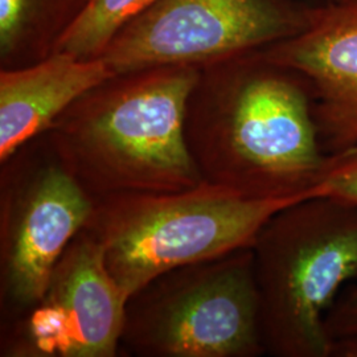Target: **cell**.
Returning <instances> with one entry per match:
<instances>
[{"label":"cell","mask_w":357,"mask_h":357,"mask_svg":"<svg viewBox=\"0 0 357 357\" xmlns=\"http://www.w3.org/2000/svg\"><path fill=\"white\" fill-rule=\"evenodd\" d=\"M308 197L250 199L203 181L184 191L96 199L82 230L128 299L168 270L253 246L270 217Z\"/></svg>","instance_id":"4"},{"label":"cell","mask_w":357,"mask_h":357,"mask_svg":"<svg viewBox=\"0 0 357 357\" xmlns=\"http://www.w3.org/2000/svg\"><path fill=\"white\" fill-rule=\"evenodd\" d=\"M261 53L308 81L324 153L357 147V8L339 1L310 8L301 32Z\"/></svg>","instance_id":"9"},{"label":"cell","mask_w":357,"mask_h":357,"mask_svg":"<svg viewBox=\"0 0 357 357\" xmlns=\"http://www.w3.org/2000/svg\"><path fill=\"white\" fill-rule=\"evenodd\" d=\"M314 195L357 205V147L328 158Z\"/></svg>","instance_id":"13"},{"label":"cell","mask_w":357,"mask_h":357,"mask_svg":"<svg viewBox=\"0 0 357 357\" xmlns=\"http://www.w3.org/2000/svg\"><path fill=\"white\" fill-rule=\"evenodd\" d=\"M184 130L203 180L250 199L314 196L330 158L308 81L261 51L200 68Z\"/></svg>","instance_id":"1"},{"label":"cell","mask_w":357,"mask_h":357,"mask_svg":"<svg viewBox=\"0 0 357 357\" xmlns=\"http://www.w3.org/2000/svg\"><path fill=\"white\" fill-rule=\"evenodd\" d=\"M252 249L266 355L331 357L326 315L357 278V205L324 196L289 205Z\"/></svg>","instance_id":"3"},{"label":"cell","mask_w":357,"mask_h":357,"mask_svg":"<svg viewBox=\"0 0 357 357\" xmlns=\"http://www.w3.org/2000/svg\"><path fill=\"white\" fill-rule=\"evenodd\" d=\"M155 0H86L76 19L54 45L53 53L90 60L102 54L115 35Z\"/></svg>","instance_id":"12"},{"label":"cell","mask_w":357,"mask_h":357,"mask_svg":"<svg viewBox=\"0 0 357 357\" xmlns=\"http://www.w3.org/2000/svg\"><path fill=\"white\" fill-rule=\"evenodd\" d=\"M122 351L138 357L266 355L252 246L168 270L131 294Z\"/></svg>","instance_id":"5"},{"label":"cell","mask_w":357,"mask_h":357,"mask_svg":"<svg viewBox=\"0 0 357 357\" xmlns=\"http://www.w3.org/2000/svg\"><path fill=\"white\" fill-rule=\"evenodd\" d=\"M336 1H339V3H343V4H347V6H351V7H355V8H357V0H336Z\"/></svg>","instance_id":"16"},{"label":"cell","mask_w":357,"mask_h":357,"mask_svg":"<svg viewBox=\"0 0 357 357\" xmlns=\"http://www.w3.org/2000/svg\"><path fill=\"white\" fill-rule=\"evenodd\" d=\"M0 165V299L6 323L43 298L56 264L88 224L96 199L65 168L44 134Z\"/></svg>","instance_id":"6"},{"label":"cell","mask_w":357,"mask_h":357,"mask_svg":"<svg viewBox=\"0 0 357 357\" xmlns=\"http://www.w3.org/2000/svg\"><path fill=\"white\" fill-rule=\"evenodd\" d=\"M326 331L330 339L357 335V284L339 295L326 315Z\"/></svg>","instance_id":"14"},{"label":"cell","mask_w":357,"mask_h":357,"mask_svg":"<svg viewBox=\"0 0 357 357\" xmlns=\"http://www.w3.org/2000/svg\"><path fill=\"white\" fill-rule=\"evenodd\" d=\"M200 68L167 65L114 75L72 103L44 135L94 199L190 190L204 180L185 141Z\"/></svg>","instance_id":"2"},{"label":"cell","mask_w":357,"mask_h":357,"mask_svg":"<svg viewBox=\"0 0 357 357\" xmlns=\"http://www.w3.org/2000/svg\"><path fill=\"white\" fill-rule=\"evenodd\" d=\"M128 296L81 230L53 268L43 298L1 328L4 357H115Z\"/></svg>","instance_id":"8"},{"label":"cell","mask_w":357,"mask_h":357,"mask_svg":"<svg viewBox=\"0 0 357 357\" xmlns=\"http://www.w3.org/2000/svg\"><path fill=\"white\" fill-rule=\"evenodd\" d=\"M114 76L101 57L52 53L35 64L1 68L0 163L38 135L86 91Z\"/></svg>","instance_id":"10"},{"label":"cell","mask_w":357,"mask_h":357,"mask_svg":"<svg viewBox=\"0 0 357 357\" xmlns=\"http://www.w3.org/2000/svg\"><path fill=\"white\" fill-rule=\"evenodd\" d=\"M310 8L286 0H155L100 56L114 75L167 65L203 68L301 32Z\"/></svg>","instance_id":"7"},{"label":"cell","mask_w":357,"mask_h":357,"mask_svg":"<svg viewBox=\"0 0 357 357\" xmlns=\"http://www.w3.org/2000/svg\"><path fill=\"white\" fill-rule=\"evenodd\" d=\"M86 0H0L3 68L35 64L53 53Z\"/></svg>","instance_id":"11"},{"label":"cell","mask_w":357,"mask_h":357,"mask_svg":"<svg viewBox=\"0 0 357 357\" xmlns=\"http://www.w3.org/2000/svg\"><path fill=\"white\" fill-rule=\"evenodd\" d=\"M331 357H357V335L332 340Z\"/></svg>","instance_id":"15"}]
</instances>
